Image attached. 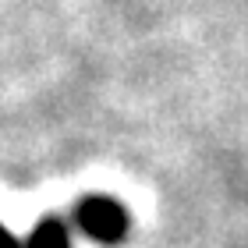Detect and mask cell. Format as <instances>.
<instances>
[{"instance_id":"7a4b0ae2","label":"cell","mask_w":248,"mask_h":248,"mask_svg":"<svg viewBox=\"0 0 248 248\" xmlns=\"http://www.w3.org/2000/svg\"><path fill=\"white\" fill-rule=\"evenodd\" d=\"M25 248H71V231L61 217H46L32 227Z\"/></svg>"},{"instance_id":"3957f363","label":"cell","mask_w":248,"mask_h":248,"mask_svg":"<svg viewBox=\"0 0 248 248\" xmlns=\"http://www.w3.org/2000/svg\"><path fill=\"white\" fill-rule=\"evenodd\" d=\"M0 248H25V245H21V238H15V234L0 223Z\"/></svg>"},{"instance_id":"6da1fadb","label":"cell","mask_w":248,"mask_h":248,"mask_svg":"<svg viewBox=\"0 0 248 248\" xmlns=\"http://www.w3.org/2000/svg\"><path fill=\"white\" fill-rule=\"evenodd\" d=\"M75 227L99 245H121L128 234V213L110 195H89L75 206Z\"/></svg>"}]
</instances>
